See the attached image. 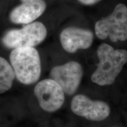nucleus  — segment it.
Here are the masks:
<instances>
[{
  "label": "nucleus",
  "instance_id": "5",
  "mask_svg": "<svg viewBox=\"0 0 127 127\" xmlns=\"http://www.w3.org/2000/svg\"><path fill=\"white\" fill-rule=\"evenodd\" d=\"M34 94L41 108L46 112H54L63 105L65 93L54 80L45 79L41 81L34 88Z\"/></svg>",
  "mask_w": 127,
  "mask_h": 127
},
{
  "label": "nucleus",
  "instance_id": "4",
  "mask_svg": "<svg viewBox=\"0 0 127 127\" xmlns=\"http://www.w3.org/2000/svg\"><path fill=\"white\" fill-rule=\"evenodd\" d=\"M47 35V30L44 24L34 21L21 29L9 30L2 37V42L8 48L34 47L43 42Z\"/></svg>",
  "mask_w": 127,
  "mask_h": 127
},
{
  "label": "nucleus",
  "instance_id": "1",
  "mask_svg": "<svg viewBox=\"0 0 127 127\" xmlns=\"http://www.w3.org/2000/svg\"><path fill=\"white\" fill-rule=\"evenodd\" d=\"M99 63L91 76L92 81L100 86L111 85L127 63V51L114 49L107 43H102L97 49Z\"/></svg>",
  "mask_w": 127,
  "mask_h": 127
},
{
  "label": "nucleus",
  "instance_id": "11",
  "mask_svg": "<svg viewBox=\"0 0 127 127\" xmlns=\"http://www.w3.org/2000/svg\"><path fill=\"white\" fill-rule=\"evenodd\" d=\"M79 4L85 7H91L98 4L102 0H76Z\"/></svg>",
  "mask_w": 127,
  "mask_h": 127
},
{
  "label": "nucleus",
  "instance_id": "8",
  "mask_svg": "<svg viewBox=\"0 0 127 127\" xmlns=\"http://www.w3.org/2000/svg\"><path fill=\"white\" fill-rule=\"evenodd\" d=\"M94 34L90 30L78 27H68L62 30L60 41L63 48L68 53H75L79 50L91 47Z\"/></svg>",
  "mask_w": 127,
  "mask_h": 127
},
{
  "label": "nucleus",
  "instance_id": "9",
  "mask_svg": "<svg viewBox=\"0 0 127 127\" xmlns=\"http://www.w3.org/2000/svg\"><path fill=\"white\" fill-rule=\"evenodd\" d=\"M47 7L44 0L22 2L11 11L9 20L16 24H28L41 17L45 11Z\"/></svg>",
  "mask_w": 127,
  "mask_h": 127
},
{
  "label": "nucleus",
  "instance_id": "12",
  "mask_svg": "<svg viewBox=\"0 0 127 127\" xmlns=\"http://www.w3.org/2000/svg\"><path fill=\"white\" fill-rule=\"evenodd\" d=\"M22 2H24V1H40V0H20Z\"/></svg>",
  "mask_w": 127,
  "mask_h": 127
},
{
  "label": "nucleus",
  "instance_id": "10",
  "mask_svg": "<svg viewBox=\"0 0 127 127\" xmlns=\"http://www.w3.org/2000/svg\"><path fill=\"white\" fill-rule=\"evenodd\" d=\"M15 73L12 66L5 59L0 57V94H2L11 89Z\"/></svg>",
  "mask_w": 127,
  "mask_h": 127
},
{
  "label": "nucleus",
  "instance_id": "6",
  "mask_svg": "<svg viewBox=\"0 0 127 127\" xmlns=\"http://www.w3.org/2000/svg\"><path fill=\"white\" fill-rule=\"evenodd\" d=\"M83 75L81 65L76 61H71L56 66L50 72L51 78L57 82L65 94L75 93L80 85Z\"/></svg>",
  "mask_w": 127,
  "mask_h": 127
},
{
  "label": "nucleus",
  "instance_id": "3",
  "mask_svg": "<svg viewBox=\"0 0 127 127\" xmlns=\"http://www.w3.org/2000/svg\"><path fill=\"white\" fill-rule=\"evenodd\" d=\"M94 31L96 37L101 40L109 38L113 42L127 40V5H116L108 15L96 21Z\"/></svg>",
  "mask_w": 127,
  "mask_h": 127
},
{
  "label": "nucleus",
  "instance_id": "2",
  "mask_svg": "<svg viewBox=\"0 0 127 127\" xmlns=\"http://www.w3.org/2000/svg\"><path fill=\"white\" fill-rule=\"evenodd\" d=\"M9 59L15 77L21 83L30 85L38 81L41 65L38 51L34 47L13 49Z\"/></svg>",
  "mask_w": 127,
  "mask_h": 127
},
{
  "label": "nucleus",
  "instance_id": "7",
  "mask_svg": "<svg viewBox=\"0 0 127 127\" xmlns=\"http://www.w3.org/2000/svg\"><path fill=\"white\" fill-rule=\"evenodd\" d=\"M71 108L75 115L93 121L105 120L111 112L107 103L102 101H94L83 94L74 96L71 101Z\"/></svg>",
  "mask_w": 127,
  "mask_h": 127
}]
</instances>
